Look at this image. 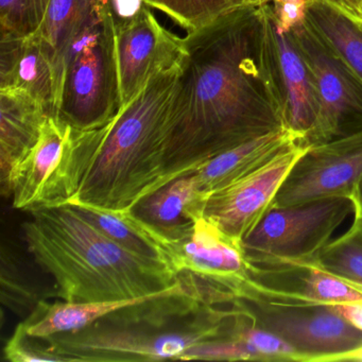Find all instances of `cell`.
<instances>
[{
  "mask_svg": "<svg viewBox=\"0 0 362 362\" xmlns=\"http://www.w3.org/2000/svg\"><path fill=\"white\" fill-rule=\"evenodd\" d=\"M303 150L296 144L253 173L209 192L205 217L228 236L243 241L270 209Z\"/></svg>",
  "mask_w": 362,
  "mask_h": 362,
  "instance_id": "cell-13",
  "label": "cell"
},
{
  "mask_svg": "<svg viewBox=\"0 0 362 362\" xmlns=\"http://www.w3.org/2000/svg\"><path fill=\"white\" fill-rule=\"evenodd\" d=\"M0 88L23 90L56 115L54 54L39 33L0 40Z\"/></svg>",
  "mask_w": 362,
  "mask_h": 362,
  "instance_id": "cell-15",
  "label": "cell"
},
{
  "mask_svg": "<svg viewBox=\"0 0 362 362\" xmlns=\"http://www.w3.org/2000/svg\"><path fill=\"white\" fill-rule=\"evenodd\" d=\"M50 115L27 93L0 88V184L7 198L14 171L39 141Z\"/></svg>",
  "mask_w": 362,
  "mask_h": 362,
  "instance_id": "cell-16",
  "label": "cell"
},
{
  "mask_svg": "<svg viewBox=\"0 0 362 362\" xmlns=\"http://www.w3.org/2000/svg\"><path fill=\"white\" fill-rule=\"evenodd\" d=\"M351 213L347 197L271 206L241 245L249 260L313 259Z\"/></svg>",
  "mask_w": 362,
  "mask_h": 362,
  "instance_id": "cell-8",
  "label": "cell"
},
{
  "mask_svg": "<svg viewBox=\"0 0 362 362\" xmlns=\"http://www.w3.org/2000/svg\"><path fill=\"white\" fill-rule=\"evenodd\" d=\"M315 0H259L258 4H286L293 3L300 4V5L306 6L308 7L310 4H313Z\"/></svg>",
  "mask_w": 362,
  "mask_h": 362,
  "instance_id": "cell-32",
  "label": "cell"
},
{
  "mask_svg": "<svg viewBox=\"0 0 362 362\" xmlns=\"http://www.w3.org/2000/svg\"><path fill=\"white\" fill-rule=\"evenodd\" d=\"M148 7L158 10L187 33H194L235 8L245 0H145Z\"/></svg>",
  "mask_w": 362,
  "mask_h": 362,
  "instance_id": "cell-23",
  "label": "cell"
},
{
  "mask_svg": "<svg viewBox=\"0 0 362 362\" xmlns=\"http://www.w3.org/2000/svg\"><path fill=\"white\" fill-rule=\"evenodd\" d=\"M343 361H357L362 362V344L355 349H349L344 353L338 354V355L332 356L327 358L325 362H343Z\"/></svg>",
  "mask_w": 362,
  "mask_h": 362,
  "instance_id": "cell-30",
  "label": "cell"
},
{
  "mask_svg": "<svg viewBox=\"0 0 362 362\" xmlns=\"http://www.w3.org/2000/svg\"><path fill=\"white\" fill-rule=\"evenodd\" d=\"M168 250L171 269L177 274L192 273L236 298L249 268L241 241L228 236L203 216L183 238L171 241Z\"/></svg>",
  "mask_w": 362,
  "mask_h": 362,
  "instance_id": "cell-14",
  "label": "cell"
},
{
  "mask_svg": "<svg viewBox=\"0 0 362 362\" xmlns=\"http://www.w3.org/2000/svg\"><path fill=\"white\" fill-rule=\"evenodd\" d=\"M52 0H0L1 39L39 33Z\"/></svg>",
  "mask_w": 362,
  "mask_h": 362,
  "instance_id": "cell-24",
  "label": "cell"
},
{
  "mask_svg": "<svg viewBox=\"0 0 362 362\" xmlns=\"http://www.w3.org/2000/svg\"><path fill=\"white\" fill-rule=\"evenodd\" d=\"M292 37L313 74L317 93L315 124L303 148L351 136L362 131V80L305 20Z\"/></svg>",
  "mask_w": 362,
  "mask_h": 362,
  "instance_id": "cell-7",
  "label": "cell"
},
{
  "mask_svg": "<svg viewBox=\"0 0 362 362\" xmlns=\"http://www.w3.org/2000/svg\"><path fill=\"white\" fill-rule=\"evenodd\" d=\"M99 7L98 0L50 1L45 21L37 33L54 52L56 69L69 42L90 22Z\"/></svg>",
  "mask_w": 362,
  "mask_h": 362,
  "instance_id": "cell-21",
  "label": "cell"
},
{
  "mask_svg": "<svg viewBox=\"0 0 362 362\" xmlns=\"http://www.w3.org/2000/svg\"><path fill=\"white\" fill-rule=\"evenodd\" d=\"M332 306L345 321L362 332V300L338 303Z\"/></svg>",
  "mask_w": 362,
  "mask_h": 362,
  "instance_id": "cell-28",
  "label": "cell"
},
{
  "mask_svg": "<svg viewBox=\"0 0 362 362\" xmlns=\"http://www.w3.org/2000/svg\"><path fill=\"white\" fill-rule=\"evenodd\" d=\"M362 177V131L304 148L271 206L332 197L351 199Z\"/></svg>",
  "mask_w": 362,
  "mask_h": 362,
  "instance_id": "cell-10",
  "label": "cell"
},
{
  "mask_svg": "<svg viewBox=\"0 0 362 362\" xmlns=\"http://www.w3.org/2000/svg\"><path fill=\"white\" fill-rule=\"evenodd\" d=\"M76 129L50 115L39 141L14 171L9 197L14 209L33 211L67 204L77 190Z\"/></svg>",
  "mask_w": 362,
  "mask_h": 362,
  "instance_id": "cell-9",
  "label": "cell"
},
{
  "mask_svg": "<svg viewBox=\"0 0 362 362\" xmlns=\"http://www.w3.org/2000/svg\"><path fill=\"white\" fill-rule=\"evenodd\" d=\"M233 303L256 325L288 343L296 351V362H325L362 344V332L345 321L332 305L274 300L249 292Z\"/></svg>",
  "mask_w": 362,
  "mask_h": 362,
  "instance_id": "cell-6",
  "label": "cell"
},
{
  "mask_svg": "<svg viewBox=\"0 0 362 362\" xmlns=\"http://www.w3.org/2000/svg\"><path fill=\"white\" fill-rule=\"evenodd\" d=\"M56 69V115L76 130L99 128L119 111L115 33L103 8L71 39Z\"/></svg>",
  "mask_w": 362,
  "mask_h": 362,
  "instance_id": "cell-5",
  "label": "cell"
},
{
  "mask_svg": "<svg viewBox=\"0 0 362 362\" xmlns=\"http://www.w3.org/2000/svg\"><path fill=\"white\" fill-rule=\"evenodd\" d=\"M114 33L120 107L139 96L152 78L183 62L184 37L163 27L150 7Z\"/></svg>",
  "mask_w": 362,
  "mask_h": 362,
  "instance_id": "cell-12",
  "label": "cell"
},
{
  "mask_svg": "<svg viewBox=\"0 0 362 362\" xmlns=\"http://www.w3.org/2000/svg\"><path fill=\"white\" fill-rule=\"evenodd\" d=\"M258 8L264 58L284 126L300 144L317 118V93L313 74L291 33L279 30L271 4H258Z\"/></svg>",
  "mask_w": 362,
  "mask_h": 362,
  "instance_id": "cell-11",
  "label": "cell"
},
{
  "mask_svg": "<svg viewBox=\"0 0 362 362\" xmlns=\"http://www.w3.org/2000/svg\"><path fill=\"white\" fill-rule=\"evenodd\" d=\"M296 144L298 139L289 131H274L214 156L194 175L209 194L253 173Z\"/></svg>",
  "mask_w": 362,
  "mask_h": 362,
  "instance_id": "cell-18",
  "label": "cell"
},
{
  "mask_svg": "<svg viewBox=\"0 0 362 362\" xmlns=\"http://www.w3.org/2000/svg\"><path fill=\"white\" fill-rule=\"evenodd\" d=\"M99 6L103 9H107V4H109V0H98Z\"/></svg>",
  "mask_w": 362,
  "mask_h": 362,
  "instance_id": "cell-33",
  "label": "cell"
},
{
  "mask_svg": "<svg viewBox=\"0 0 362 362\" xmlns=\"http://www.w3.org/2000/svg\"><path fill=\"white\" fill-rule=\"evenodd\" d=\"M239 309L216 305L189 272L173 287L145 296L77 332L41 338L64 362L181 360L189 349L232 332Z\"/></svg>",
  "mask_w": 362,
  "mask_h": 362,
  "instance_id": "cell-2",
  "label": "cell"
},
{
  "mask_svg": "<svg viewBox=\"0 0 362 362\" xmlns=\"http://www.w3.org/2000/svg\"><path fill=\"white\" fill-rule=\"evenodd\" d=\"M313 260L324 270L362 289V216L354 213L351 228L330 240Z\"/></svg>",
  "mask_w": 362,
  "mask_h": 362,
  "instance_id": "cell-22",
  "label": "cell"
},
{
  "mask_svg": "<svg viewBox=\"0 0 362 362\" xmlns=\"http://www.w3.org/2000/svg\"><path fill=\"white\" fill-rule=\"evenodd\" d=\"M209 192L201 188L194 173L173 180L139 201L131 211L169 243L183 238L194 222L204 216Z\"/></svg>",
  "mask_w": 362,
  "mask_h": 362,
  "instance_id": "cell-17",
  "label": "cell"
},
{
  "mask_svg": "<svg viewBox=\"0 0 362 362\" xmlns=\"http://www.w3.org/2000/svg\"><path fill=\"white\" fill-rule=\"evenodd\" d=\"M71 205L93 226L124 249L141 257L164 262L170 268L166 239L137 218L131 209L111 211L88 205Z\"/></svg>",
  "mask_w": 362,
  "mask_h": 362,
  "instance_id": "cell-19",
  "label": "cell"
},
{
  "mask_svg": "<svg viewBox=\"0 0 362 362\" xmlns=\"http://www.w3.org/2000/svg\"><path fill=\"white\" fill-rule=\"evenodd\" d=\"M351 200L353 201L354 213L362 216V177L358 182L353 194H351Z\"/></svg>",
  "mask_w": 362,
  "mask_h": 362,
  "instance_id": "cell-31",
  "label": "cell"
},
{
  "mask_svg": "<svg viewBox=\"0 0 362 362\" xmlns=\"http://www.w3.org/2000/svg\"><path fill=\"white\" fill-rule=\"evenodd\" d=\"M306 22L362 80V25L324 0L308 6Z\"/></svg>",
  "mask_w": 362,
  "mask_h": 362,
  "instance_id": "cell-20",
  "label": "cell"
},
{
  "mask_svg": "<svg viewBox=\"0 0 362 362\" xmlns=\"http://www.w3.org/2000/svg\"><path fill=\"white\" fill-rule=\"evenodd\" d=\"M5 358L12 362H64L60 356L50 353L41 338L29 336L18 324L4 349Z\"/></svg>",
  "mask_w": 362,
  "mask_h": 362,
  "instance_id": "cell-26",
  "label": "cell"
},
{
  "mask_svg": "<svg viewBox=\"0 0 362 362\" xmlns=\"http://www.w3.org/2000/svg\"><path fill=\"white\" fill-rule=\"evenodd\" d=\"M184 43L169 116L168 183L226 150L285 129L264 58L258 4L235 8L187 33Z\"/></svg>",
  "mask_w": 362,
  "mask_h": 362,
  "instance_id": "cell-1",
  "label": "cell"
},
{
  "mask_svg": "<svg viewBox=\"0 0 362 362\" xmlns=\"http://www.w3.org/2000/svg\"><path fill=\"white\" fill-rule=\"evenodd\" d=\"M182 64L163 71L103 126L76 131L77 192L67 204L132 209L166 185L167 135Z\"/></svg>",
  "mask_w": 362,
  "mask_h": 362,
  "instance_id": "cell-3",
  "label": "cell"
},
{
  "mask_svg": "<svg viewBox=\"0 0 362 362\" xmlns=\"http://www.w3.org/2000/svg\"><path fill=\"white\" fill-rule=\"evenodd\" d=\"M245 3H259V0H245Z\"/></svg>",
  "mask_w": 362,
  "mask_h": 362,
  "instance_id": "cell-34",
  "label": "cell"
},
{
  "mask_svg": "<svg viewBox=\"0 0 362 362\" xmlns=\"http://www.w3.org/2000/svg\"><path fill=\"white\" fill-rule=\"evenodd\" d=\"M324 1L362 25V0H324Z\"/></svg>",
  "mask_w": 362,
  "mask_h": 362,
  "instance_id": "cell-29",
  "label": "cell"
},
{
  "mask_svg": "<svg viewBox=\"0 0 362 362\" xmlns=\"http://www.w3.org/2000/svg\"><path fill=\"white\" fill-rule=\"evenodd\" d=\"M3 264H1V294L4 304L18 311L35 310L40 300L35 290L27 285L18 271L14 270L12 258L9 253L3 249Z\"/></svg>",
  "mask_w": 362,
  "mask_h": 362,
  "instance_id": "cell-25",
  "label": "cell"
},
{
  "mask_svg": "<svg viewBox=\"0 0 362 362\" xmlns=\"http://www.w3.org/2000/svg\"><path fill=\"white\" fill-rule=\"evenodd\" d=\"M279 30L290 33L306 20V6L300 4H271Z\"/></svg>",
  "mask_w": 362,
  "mask_h": 362,
  "instance_id": "cell-27",
  "label": "cell"
},
{
  "mask_svg": "<svg viewBox=\"0 0 362 362\" xmlns=\"http://www.w3.org/2000/svg\"><path fill=\"white\" fill-rule=\"evenodd\" d=\"M30 214L23 224L29 251L54 276L56 294L64 302L144 298L179 279L164 262L141 257L112 240L71 204Z\"/></svg>",
  "mask_w": 362,
  "mask_h": 362,
  "instance_id": "cell-4",
  "label": "cell"
}]
</instances>
